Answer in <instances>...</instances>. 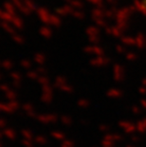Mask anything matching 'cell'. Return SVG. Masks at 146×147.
Wrapping results in <instances>:
<instances>
[]
</instances>
